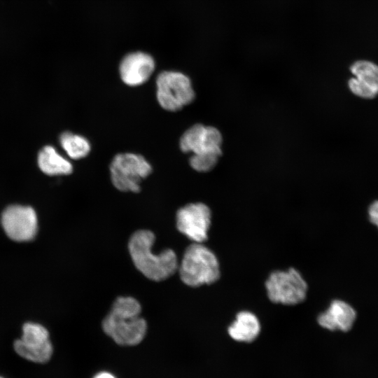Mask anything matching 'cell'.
Listing matches in <instances>:
<instances>
[{
	"instance_id": "obj_1",
	"label": "cell",
	"mask_w": 378,
	"mask_h": 378,
	"mask_svg": "<svg viewBox=\"0 0 378 378\" xmlns=\"http://www.w3.org/2000/svg\"><path fill=\"white\" fill-rule=\"evenodd\" d=\"M155 241L152 231L138 230L129 239L128 251L134 265L144 276L154 281H162L177 272L178 260L171 248L155 253L153 251Z\"/></svg>"
},
{
	"instance_id": "obj_2",
	"label": "cell",
	"mask_w": 378,
	"mask_h": 378,
	"mask_svg": "<svg viewBox=\"0 0 378 378\" xmlns=\"http://www.w3.org/2000/svg\"><path fill=\"white\" fill-rule=\"evenodd\" d=\"M141 313V307L136 299L118 297L102 321L103 331L119 345H136L144 340L147 331L146 321Z\"/></svg>"
},
{
	"instance_id": "obj_3",
	"label": "cell",
	"mask_w": 378,
	"mask_h": 378,
	"mask_svg": "<svg viewBox=\"0 0 378 378\" xmlns=\"http://www.w3.org/2000/svg\"><path fill=\"white\" fill-rule=\"evenodd\" d=\"M177 271L182 282L193 288L214 284L220 275L216 255L202 243L192 242L186 248Z\"/></svg>"
},
{
	"instance_id": "obj_4",
	"label": "cell",
	"mask_w": 378,
	"mask_h": 378,
	"mask_svg": "<svg viewBox=\"0 0 378 378\" xmlns=\"http://www.w3.org/2000/svg\"><path fill=\"white\" fill-rule=\"evenodd\" d=\"M151 172V165L142 155L131 153L117 154L110 164L111 182L122 192H139L141 182Z\"/></svg>"
},
{
	"instance_id": "obj_5",
	"label": "cell",
	"mask_w": 378,
	"mask_h": 378,
	"mask_svg": "<svg viewBox=\"0 0 378 378\" xmlns=\"http://www.w3.org/2000/svg\"><path fill=\"white\" fill-rule=\"evenodd\" d=\"M156 86L158 102L166 111H179L195 97L190 78L180 72H161L157 77Z\"/></svg>"
},
{
	"instance_id": "obj_6",
	"label": "cell",
	"mask_w": 378,
	"mask_h": 378,
	"mask_svg": "<svg viewBox=\"0 0 378 378\" xmlns=\"http://www.w3.org/2000/svg\"><path fill=\"white\" fill-rule=\"evenodd\" d=\"M267 297L274 303L295 305L302 302L308 289L300 273L294 268L272 272L265 283Z\"/></svg>"
},
{
	"instance_id": "obj_7",
	"label": "cell",
	"mask_w": 378,
	"mask_h": 378,
	"mask_svg": "<svg viewBox=\"0 0 378 378\" xmlns=\"http://www.w3.org/2000/svg\"><path fill=\"white\" fill-rule=\"evenodd\" d=\"M13 347L22 358L39 363L48 362L53 351L48 330L35 322L23 325L22 336L15 341Z\"/></svg>"
},
{
	"instance_id": "obj_8",
	"label": "cell",
	"mask_w": 378,
	"mask_h": 378,
	"mask_svg": "<svg viewBox=\"0 0 378 378\" xmlns=\"http://www.w3.org/2000/svg\"><path fill=\"white\" fill-rule=\"evenodd\" d=\"M1 225L6 235L16 242L33 240L38 229L35 210L29 206L20 204L10 205L3 211Z\"/></svg>"
},
{
	"instance_id": "obj_9",
	"label": "cell",
	"mask_w": 378,
	"mask_h": 378,
	"mask_svg": "<svg viewBox=\"0 0 378 378\" xmlns=\"http://www.w3.org/2000/svg\"><path fill=\"white\" fill-rule=\"evenodd\" d=\"M211 219V212L206 204L190 203L177 211L176 225L192 242L203 243L208 239Z\"/></svg>"
},
{
	"instance_id": "obj_10",
	"label": "cell",
	"mask_w": 378,
	"mask_h": 378,
	"mask_svg": "<svg viewBox=\"0 0 378 378\" xmlns=\"http://www.w3.org/2000/svg\"><path fill=\"white\" fill-rule=\"evenodd\" d=\"M222 136L215 127L196 124L187 130L180 139V148L192 155H220Z\"/></svg>"
},
{
	"instance_id": "obj_11",
	"label": "cell",
	"mask_w": 378,
	"mask_h": 378,
	"mask_svg": "<svg viewBox=\"0 0 378 378\" xmlns=\"http://www.w3.org/2000/svg\"><path fill=\"white\" fill-rule=\"evenodd\" d=\"M155 69V61L145 52L127 55L121 61L119 71L122 80L127 85L137 86L148 80Z\"/></svg>"
},
{
	"instance_id": "obj_12",
	"label": "cell",
	"mask_w": 378,
	"mask_h": 378,
	"mask_svg": "<svg viewBox=\"0 0 378 378\" xmlns=\"http://www.w3.org/2000/svg\"><path fill=\"white\" fill-rule=\"evenodd\" d=\"M354 77L349 88L355 95L372 99L378 94V66L369 61H358L350 68Z\"/></svg>"
},
{
	"instance_id": "obj_13",
	"label": "cell",
	"mask_w": 378,
	"mask_h": 378,
	"mask_svg": "<svg viewBox=\"0 0 378 378\" xmlns=\"http://www.w3.org/2000/svg\"><path fill=\"white\" fill-rule=\"evenodd\" d=\"M356 317L354 308L346 302L333 300L328 309L317 317L318 323L329 330L349 331Z\"/></svg>"
},
{
	"instance_id": "obj_14",
	"label": "cell",
	"mask_w": 378,
	"mask_h": 378,
	"mask_svg": "<svg viewBox=\"0 0 378 378\" xmlns=\"http://www.w3.org/2000/svg\"><path fill=\"white\" fill-rule=\"evenodd\" d=\"M260 332V323L258 317L251 312L241 311L236 315V319L229 326L227 332L231 338L238 342H251Z\"/></svg>"
},
{
	"instance_id": "obj_15",
	"label": "cell",
	"mask_w": 378,
	"mask_h": 378,
	"mask_svg": "<svg viewBox=\"0 0 378 378\" xmlns=\"http://www.w3.org/2000/svg\"><path fill=\"white\" fill-rule=\"evenodd\" d=\"M38 164L43 172L51 176L69 174L73 171L72 164L50 146L39 152Z\"/></svg>"
},
{
	"instance_id": "obj_16",
	"label": "cell",
	"mask_w": 378,
	"mask_h": 378,
	"mask_svg": "<svg viewBox=\"0 0 378 378\" xmlns=\"http://www.w3.org/2000/svg\"><path fill=\"white\" fill-rule=\"evenodd\" d=\"M59 141L62 147L68 155L74 160L83 158L90 151V144L83 136L69 132L61 134Z\"/></svg>"
},
{
	"instance_id": "obj_17",
	"label": "cell",
	"mask_w": 378,
	"mask_h": 378,
	"mask_svg": "<svg viewBox=\"0 0 378 378\" xmlns=\"http://www.w3.org/2000/svg\"><path fill=\"white\" fill-rule=\"evenodd\" d=\"M220 155L215 154L192 155L190 158V164L197 172H205L211 170L216 164Z\"/></svg>"
},
{
	"instance_id": "obj_18",
	"label": "cell",
	"mask_w": 378,
	"mask_h": 378,
	"mask_svg": "<svg viewBox=\"0 0 378 378\" xmlns=\"http://www.w3.org/2000/svg\"><path fill=\"white\" fill-rule=\"evenodd\" d=\"M370 220L378 227V200L373 202L368 210Z\"/></svg>"
},
{
	"instance_id": "obj_19",
	"label": "cell",
	"mask_w": 378,
	"mask_h": 378,
	"mask_svg": "<svg viewBox=\"0 0 378 378\" xmlns=\"http://www.w3.org/2000/svg\"><path fill=\"white\" fill-rule=\"evenodd\" d=\"M93 378H115L112 374L108 372H101L97 374Z\"/></svg>"
},
{
	"instance_id": "obj_20",
	"label": "cell",
	"mask_w": 378,
	"mask_h": 378,
	"mask_svg": "<svg viewBox=\"0 0 378 378\" xmlns=\"http://www.w3.org/2000/svg\"><path fill=\"white\" fill-rule=\"evenodd\" d=\"M0 378H1V377H0Z\"/></svg>"
}]
</instances>
